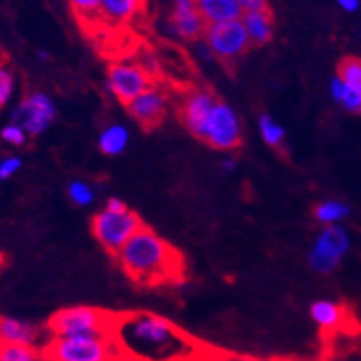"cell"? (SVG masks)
I'll return each instance as SVG.
<instances>
[{
    "label": "cell",
    "mask_w": 361,
    "mask_h": 361,
    "mask_svg": "<svg viewBox=\"0 0 361 361\" xmlns=\"http://www.w3.org/2000/svg\"><path fill=\"white\" fill-rule=\"evenodd\" d=\"M203 39L204 43L210 47L216 59L224 63L236 61L251 47L242 19L219 24H207Z\"/></svg>",
    "instance_id": "9"
},
{
    "label": "cell",
    "mask_w": 361,
    "mask_h": 361,
    "mask_svg": "<svg viewBox=\"0 0 361 361\" xmlns=\"http://www.w3.org/2000/svg\"><path fill=\"white\" fill-rule=\"evenodd\" d=\"M238 4L242 8L243 13L249 11H266L267 10V0H238Z\"/></svg>",
    "instance_id": "31"
},
{
    "label": "cell",
    "mask_w": 361,
    "mask_h": 361,
    "mask_svg": "<svg viewBox=\"0 0 361 361\" xmlns=\"http://www.w3.org/2000/svg\"><path fill=\"white\" fill-rule=\"evenodd\" d=\"M195 6L207 24L238 20L243 15L238 0H195Z\"/></svg>",
    "instance_id": "16"
},
{
    "label": "cell",
    "mask_w": 361,
    "mask_h": 361,
    "mask_svg": "<svg viewBox=\"0 0 361 361\" xmlns=\"http://www.w3.org/2000/svg\"><path fill=\"white\" fill-rule=\"evenodd\" d=\"M104 361H131V360H128L124 354H116V356H111V357H107V360H104Z\"/></svg>",
    "instance_id": "36"
},
{
    "label": "cell",
    "mask_w": 361,
    "mask_h": 361,
    "mask_svg": "<svg viewBox=\"0 0 361 361\" xmlns=\"http://www.w3.org/2000/svg\"><path fill=\"white\" fill-rule=\"evenodd\" d=\"M104 209L113 210V212H122V210H128V204H126L122 200H118V197H109Z\"/></svg>",
    "instance_id": "33"
},
{
    "label": "cell",
    "mask_w": 361,
    "mask_h": 361,
    "mask_svg": "<svg viewBox=\"0 0 361 361\" xmlns=\"http://www.w3.org/2000/svg\"><path fill=\"white\" fill-rule=\"evenodd\" d=\"M37 59L39 61L48 63L50 61V52H47V50H37Z\"/></svg>",
    "instance_id": "35"
},
{
    "label": "cell",
    "mask_w": 361,
    "mask_h": 361,
    "mask_svg": "<svg viewBox=\"0 0 361 361\" xmlns=\"http://www.w3.org/2000/svg\"><path fill=\"white\" fill-rule=\"evenodd\" d=\"M352 247V238L347 227L330 225L323 227L315 236L308 251V266L319 275H330L341 266Z\"/></svg>",
    "instance_id": "5"
},
{
    "label": "cell",
    "mask_w": 361,
    "mask_h": 361,
    "mask_svg": "<svg viewBox=\"0 0 361 361\" xmlns=\"http://www.w3.org/2000/svg\"><path fill=\"white\" fill-rule=\"evenodd\" d=\"M142 8V0H102L100 17L107 23L126 24L137 17Z\"/></svg>",
    "instance_id": "19"
},
{
    "label": "cell",
    "mask_w": 361,
    "mask_h": 361,
    "mask_svg": "<svg viewBox=\"0 0 361 361\" xmlns=\"http://www.w3.org/2000/svg\"><path fill=\"white\" fill-rule=\"evenodd\" d=\"M242 24L249 37V43L255 44V47H264L273 39L275 24H273V17H271L269 10L243 13Z\"/></svg>",
    "instance_id": "17"
},
{
    "label": "cell",
    "mask_w": 361,
    "mask_h": 361,
    "mask_svg": "<svg viewBox=\"0 0 361 361\" xmlns=\"http://www.w3.org/2000/svg\"><path fill=\"white\" fill-rule=\"evenodd\" d=\"M0 264H2V257H0Z\"/></svg>",
    "instance_id": "39"
},
{
    "label": "cell",
    "mask_w": 361,
    "mask_h": 361,
    "mask_svg": "<svg viewBox=\"0 0 361 361\" xmlns=\"http://www.w3.org/2000/svg\"><path fill=\"white\" fill-rule=\"evenodd\" d=\"M258 133H260L262 140L269 147H276L279 149L286 142V129L269 113H264L258 116Z\"/></svg>",
    "instance_id": "22"
},
{
    "label": "cell",
    "mask_w": 361,
    "mask_h": 361,
    "mask_svg": "<svg viewBox=\"0 0 361 361\" xmlns=\"http://www.w3.org/2000/svg\"><path fill=\"white\" fill-rule=\"evenodd\" d=\"M168 107H170V102H168L166 92L161 87L153 85L126 105L129 116L146 129L161 126L162 120L166 118Z\"/></svg>",
    "instance_id": "11"
},
{
    "label": "cell",
    "mask_w": 361,
    "mask_h": 361,
    "mask_svg": "<svg viewBox=\"0 0 361 361\" xmlns=\"http://www.w3.org/2000/svg\"><path fill=\"white\" fill-rule=\"evenodd\" d=\"M238 170V159L233 155H225L221 161H219V171L221 176H233Z\"/></svg>",
    "instance_id": "32"
},
{
    "label": "cell",
    "mask_w": 361,
    "mask_h": 361,
    "mask_svg": "<svg viewBox=\"0 0 361 361\" xmlns=\"http://www.w3.org/2000/svg\"><path fill=\"white\" fill-rule=\"evenodd\" d=\"M310 317L323 332H338L347 323V310L336 300L319 299L310 306Z\"/></svg>",
    "instance_id": "15"
},
{
    "label": "cell",
    "mask_w": 361,
    "mask_h": 361,
    "mask_svg": "<svg viewBox=\"0 0 361 361\" xmlns=\"http://www.w3.org/2000/svg\"><path fill=\"white\" fill-rule=\"evenodd\" d=\"M44 330L26 319L0 315V345H24V347H41Z\"/></svg>",
    "instance_id": "14"
},
{
    "label": "cell",
    "mask_w": 361,
    "mask_h": 361,
    "mask_svg": "<svg viewBox=\"0 0 361 361\" xmlns=\"http://www.w3.org/2000/svg\"><path fill=\"white\" fill-rule=\"evenodd\" d=\"M68 200L76 207H90L96 201V190L83 179H72L67 186Z\"/></svg>",
    "instance_id": "24"
},
{
    "label": "cell",
    "mask_w": 361,
    "mask_h": 361,
    "mask_svg": "<svg viewBox=\"0 0 361 361\" xmlns=\"http://www.w3.org/2000/svg\"><path fill=\"white\" fill-rule=\"evenodd\" d=\"M114 341L131 361H190L195 343L170 319L149 312L118 315Z\"/></svg>",
    "instance_id": "1"
},
{
    "label": "cell",
    "mask_w": 361,
    "mask_h": 361,
    "mask_svg": "<svg viewBox=\"0 0 361 361\" xmlns=\"http://www.w3.org/2000/svg\"><path fill=\"white\" fill-rule=\"evenodd\" d=\"M142 225L144 224L140 216L129 209L122 210V212L102 209L100 212H96V216L90 221L94 238L102 247L111 252V255H116L120 249L124 247Z\"/></svg>",
    "instance_id": "6"
},
{
    "label": "cell",
    "mask_w": 361,
    "mask_h": 361,
    "mask_svg": "<svg viewBox=\"0 0 361 361\" xmlns=\"http://www.w3.org/2000/svg\"><path fill=\"white\" fill-rule=\"evenodd\" d=\"M194 50H195V56L200 57L203 63H210V61H214V59H216L214 54H212V50H210L209 44L204 43V39H197V41H195Z\"/></svg>",
    "instance_id": "30"
},
{
    "label": "cell",
    "mask_w": 361,
    "mask_h": 361,
    "mask_svg": "<svg viewBox=\"0 0 361 361\" xmlns=\"http://www.w3.org/2000/svg\"><path fill=\"white\" fill-rule=\"evenodd\" d=\"M129 140H131L129 129L124 124L113 122L102 129L100 137H98V147L107 157H118L128 149Z\"/></svg>",
    "instance_id": "18"
},
{
    "label": "cell",
    "mask_w": 361,
    "mask_h": 361,
    "mask_svg": "<svg viewBox=\"0 0 361 361\" xmlns=\"http://www.w3.org/2000/svg\"><path fill=\"white\" fill-rule=\"evenodd\" d=\"M341 10L348 11V13H354V11L360 10V0H336Z\"/></svg>",
    "instance_id": "34"
},
{
    "label": "cell",
    "mask_w": 361,
    "mask_h": 361,
    "mask_svg": "<svg viewBox=\"0 0 361 361\" xmlns=\"http://www.w3.org/2000/svg\"><path fill=\"white\" fill-rule=\"evenodd\" d=\"M57 116V105L52 96L35 90L15 105L10 122L19 124L30 137H39L50 129Z\"/></svg>",
    "instance_id": "8"
},
{
    "label": "cell",
    "mask_w": 361,
    "mask_h": 361,
    "mask_svg": "<svg viewBox=\"0 0 361 361\" xmlns=\"http://www.w3.org/2000/svg\"><path fill=\"white\" fill-rule=\"evenodd\" d=\"M269 361H288V360H281V357H275V360H269Z\"/></svg>",
    "instance_id": "37"
},
{
    "label": "cell",
    "mask_w": 361,
    "mask_h": 361,
    "mask_svg": "<svg viewBox=\"0 0 361 361\" xmlns=\"http://www.w3.org/2000/svg\"><path fill=\"white\" fill-rule=\"evenodd\" d=\"M74 13L80 15L81 19H96L100 17L102 0H67Z\"/></svg>",
    "instance_id": "28"
},
{
    "label": "cell",
    "mask_w": 361,
    "mask_h": 361,
    "mask_svg": "<svg viewBox=\"0 0 361 361\" xmlns=\"http://www.w3.org/2000/svg\"><path fill=\"white\" fill-rule=\"evenodd\" d=\"M204 30L207 23L197 11L195 0H173L171 17L166 23V34L170 37L195 43L197 39H203Z\"/></svg>",
    "instance_id": "13"
},
{
    "label": "cell",
    "mask_w": 361,
    "mask_h": 361,
    "mask_svg": "<svg viewBox=\"0 0 361 361\" xmlns=\"http://www.w3.org/2000/svg\"><path fill=\"white\" fill-rule=\"evenodd\" d=\"M328 94L336 104L341 105L343 111H347L350 114H361V94L345 87V83L339 80L338 74L328 83Z\"/></svg>",
    "instance_id": "21"
},
{
    "label": "cell",
    "mask_w": 361,
    "mask_h": 361,
    "mask_svg": "<svg viewBox=\"0 0 361 361\" xmlns=\"http://www.w3.org/2000/svg\"><path fill=\"white\" fill-rule=\"evenodd\" d=\"M41 361H50V360H47V357H41Z\"/></svg>",
    "instance_id": "38"
},
{
    "label": "cell",
    "mask_w": 361,
    "mask_h": 361,
    "mask_svg": "<svg viewBox=\"0 0 361 361\" xmlns=\"http://www.w3.org/2000/svg\"><path fill=\"white\" fill-rule=\"evenodd\" d=\"M13 92H15L13 72L6 67V65H0V109L10 104Z\"/></svg>",
    "instance_id": "27"
},
{
    "label": "cell",
    "mask_w": 361,
    "mask_h": 361,
    "mask_svg": "<svg viewBox=\"0 0 361 361\" xmlns=\"http://www.w3.org/2000/svg\"><path fill=\"white\" fill-rule=\"evenodd\" d=\"M339 80L354 92L361 94V59L360 57H345L338 67Z\"/></svg>",
    "instance_id": "23"
},
{
    "label": "cell",
    "mask_w": 361,
    "mask_h": 361,
    "mask_svg": "<svg viewBox=\"0 0 361 361\" xmlns=\"http://www.w3.org/2000/svg\"><path fill=\"white\" fill-rule=\"evenodd\" d=\"M41 348L24 345H0V361H41Z\"/></svg>",
    "instance_id": "25"
},
{
    "label": "cell",
    "mask_w": 361,
    "mask_h": 361,
    "mask_svg": "<svg viewBox=\"0 0 361 361\" xmlns=\"http://www.w3.org/2000/svg\"><path fill=\"white\" fill-rule=\"evenodd\" d=\"M23 168V159L19 155H8L0 161V180H8Z\"/></svg>",
    "instance_id": "29"
},
{
    "label": "cell",
    "mask_w": 361,
    "mask_h": 361,
    "mask_svg": "<svg viewBox=\"0 0 361 361\" xmlns=\"http://www.w3.org/2000/svg\"><path fill=\"white\" fill-rule=\"evenodd\" d=\"M126 275L137 284L157 286L183 275V257L152 227L142 225L116 255Z\"/></svg>",
    "instance_id": "2"
},
{
    "label": "cell",
    "mask_w": 361,
    "mask_h": 361,
    "mask_svg": "<svg viewBox=\"0 0 361 361\" xmlns=\"http://www.w3.org/2000/svg\"><path fill=\"white\" fill-rule=\"evenodd\" d=\"M216 96L210 90L195 89L183 98L179 116L183 126L192 137L203 140L204 128L209 122V116L216 105Z\"/></svg>",
    "instance_id": "12"
},
{
    "label": "cell",
    "mask_w": 361,
    "mask_h": 361,
    "mask_svg": "<svg viewBox=\"0 0 361 361\" xmlns=\"http://www.w3.org/2000/svg\"><path fill=\"white\" fill-rule=\"evenodd\" d=\"M350 216V207L341 200H324L315 204L314 218L319 225H343V221Z\"/></svg>",
    "instance_id": "20"
},
{
    "label": "cell",
    "mask_w": 361,
    "mask_h": 361,
    "mask_svg": "<svg viewBox=\"0 0 361 361\" xmlns=\"http://www.w3.org/2000/svg\"><path fill=\"white\" fill-rule=\"evenodd\" d=\"M149 87H152V76L137 63L116 61L107 68L105 89L120 104L128 105Z\"/></svg>",
    "instance_id": "10"
},
{
    "label": "cell",
    "mask_w": 361,
    "mask_h": 361,
    "mask_svg": "<svg viewBox=\"0 0 361 361\" xmlns=\"http://www.w3.org/2000/svg\"><path fill=\"white\" fill-rule=\"evenodd\" d=\"M118 314L94 306L57 310L47 324L50 338H114Z\"/></svg>",
    "instance_id": "3"
},
{
    "label": "cell",
    "mask_w": 361,
    "mask_h": 361,
    "mask_svg": "<svg viewBox=\"0 0 361 361\" xmlns=\"http://www.w3.org/2000/svg\"><path fill=\"white\" fill-rule=\"evenodd\" d=\"M0 138H2L6 144H10V146L23 147L28 144L30 135L26 133V131H24L19 124L10 122V124H6L4 128L0 129Z\"/></svg>",
    "instance_id": "26"
},
{
    "label": "cell",
    "mask_w": 361,
    "mask_h": 361,
    "mask_svg": "<svg viewBox=\"0 0 361 361\" xmlns=\"http://www.w3.org/2000/svg\"><path fill=\"white\" fill-rule=\"evenodd\" d=\"M242 140V120L233 109V105L218 100L210 113L207 128H204L203 142H207L218 152H234L236 147H240Z\"/></svg>",
    "instance_id": "7"
},
{
    "label": "cell",
    "mask_w": 361,
    "mask_h": 361,
    "mask_svg": "<svg viewBox=\"0 0 361 361\" xmlns=\"http://www.w3.org/2000/svg\"><path fill=\"white\" fill-rule=\"evenodd\" d=\"M41 354L50 361H104L122 350L114 338H50Z\"/></svg>",
    "instance_id": "4"
}]
</instances>
